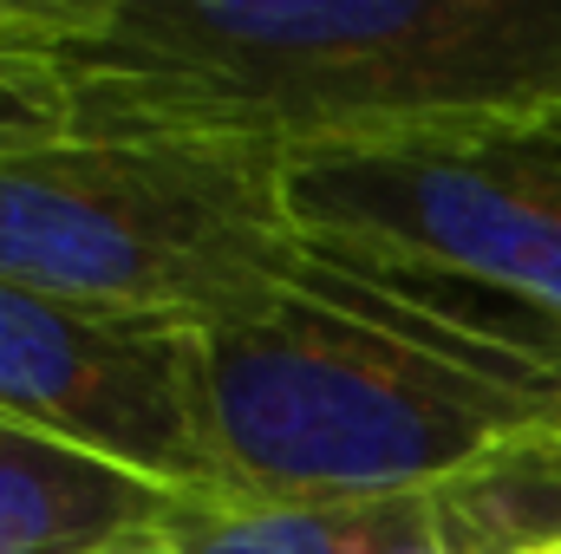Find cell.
Listing matches in <instances>:
<instances>
[{
	"label": "cell",
	"mask_w": 561,
	"mask_h": 554,
	"mask_svg": "<svg viewBox=\"0 0 561 554\" xmlns=\"http://www.w3.org/2000/svg\"><path fill=\"white\" fill-rule=\"evenodd\" d=\"M209 522L176 489L0 417V554H99Z\"/></svg>",
	"instance_id": "52a82bcc"
},
{
	"label": "cell",
	"mask_w": 561,
	"mask_h": 554,
	"mask_svg": "<svg viewBox=\"0 0 561 554\" xmlns=\"http://www.w3.org/2000/svg\"><path fill=\"white\" fill-rule=\"evenodd\" d=\"M72 131L307 170L561 112V0H92Z\"/></svg>",
	"instance_id": "6da1fadb"
},
{
	"label": "cell",
	"mask_w": 561,
	"mask_h": 554,
	"mask_svg": "<svg viewBox=\"0 0 561 554\" xmlns=\"http://www.w3.org/2000/svg\"><path fill=\"white\" fill-rule=\"evenodd\" d=\"M196 339L229 516L424 489L561 437L556 320L412 262L353 249L333 287Z\"/></svg>",
	"instance_id": "7a4b0ae2"
},
{
	"label": "cell",
	"mask_w": 561,
	"mask_h": 554,
	"mask_svg": "<svg viewBox=\"0 0 561 554\" xmlns=\"http://www.w3.org/2000/svg\"><path fill=\"white\" fill-rule=\"evenodd\" d=\"M353 268V249L294 216L287 170L190 143L59 138L0 157V280L242 326Z\"/></svg>",
	"instance_id": "3957f363"
},
{
	"label": "cell",
	"mask_w": 561,
	"mask_h": 554,
	"mask_svg": "<svg viewBox=\"0 0 561 554\" xmlns=\"http://www.w3.org/2000/svg\"><path fill=\"white\" fill-rule=\"evenodd\" d=\"M556 554H561V549H556Z\"/></svg>",
	"instance_id": "30bf717a"
},
{
	"label": "cell",
	"mask_w": 561,
	"mask_h": 554,
	"mask_svg": "<svg viewBox=\"0 0 561 554\" xmlns=\"http://www.w3.org/2000/svg\"><path fill=\"white\" fill-rule=\"evenodd\" d=\"M0 417L222 509L196 326L0 280Z\"/></svg>",
	"instance_id": "5b68a950"
},
{
	"label": "cell",
	"mask_w": 561,
	"mask_h": 554,
	"mask_svg": "<svg viewBox=\"0 0 561 554\" xmlns=\"http://www.w3.org/2000/svg\"><path fill=\"white\" fill-rule=\"evenodd\" d=\"M183 535L190 529H176V535H138V542H118V549H99V554H183Z\"/></svg>",
	"instance_id": "9c48e42d"
},
{
	"label": "cell",
	"mask_w": 561,
	"mask_h": 554,
	"mask_svg": "<svg viewBox=\"0 0 561 554\" xmlns=\"http://www.w3.org/2000/svg\"><path fill=\"white\" fill-rule=\"evenodd\" d=\"M561 549V437H536L424 489L209 516L183 554H556Z\"/></svg>",
	"instance_id": "8992f818"
},
{
	"label": "cell",
	"mask_w": 561,
	"mask_h": 554,
	"mask_svg": "<svg viewBox=\"0 0 561 554\" xmlns=\"http://www.w3.org/2000/svg\"><path fill=\"white\" fill-rule=\"evenodd\" d=\"M287 196L340 249L496 287L561 326V112L327 157Z\"/></svg>",
	"instance_id": "277c9868"
},
{
	"label": "cell",
	"mask_w": 561,
	"mask_h": 554,
	"mask_svg": "<svg viewBox=\"0 0 561 554\" xmlns=\"http://www.w3.org/2000/svg\"><path fill=\"white\" fill-rule=\"evenodd\" d=\"M85 20L92 0H0V157L72 131L66 46Z\"/></svg>",
	"instance_id": "ba28073f"
}]
</instances>
